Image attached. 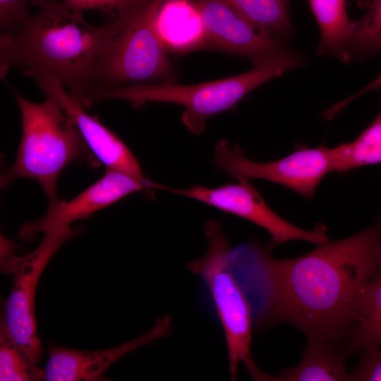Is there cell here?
Segmentation results:
<instances>
[{
  "mask_svg": "<svg viewBox=\"0 0 381 381\" xmlns=\"http://www.w3.org/2000/svg\"><path fill=\"white\" fill-rule=\"evenodd\" d=\"M273 246L243 243L231 250L253 326L290 323L308 340L334 346L344 336L351 337L360 299L380 255L381 222L295 258H274Z\"/></svg>",
  "mask_w": 381,
  "mask_h": 381,
  "instance_id": "1",
  "label": "cell"
},
{
  "mask_svg": "<svg viewBox=\"0 0 381 381\" xmlns=\"http://www.w3.org/2000/svg\"><path fill=\"white\" fill-rule=\"evenodd\" d=\"M37 12L20 28L1 34L0 76L13 67L35 79L59 80L82 104L94 87L93 75L104 32L89 23L83 11L66 2L31 0Z\"/></svg>",
  "mask_w": 381,
  "mask_h": 381,
  "instance_id": "2",
  "label": "cell"
},
{
  "mask_svg": "<svg viewBox=\"0 0 381 381\" xmlns=\"http://www.w3.org/2000/svg\"><path fill=\"white\" fill-rule=\"evenodd\" d=\"M303 60L289 51L254 65L240 75L197 85H181L171 81L133 84L114 87H95L87 97L89 106L106 99H120L139 104L147 102L182 106L183 124L193 134H201L207 119L230 109L250 92L298 66Z\"/></svg>",
  "mask_w": 381,
  "mask_h": 381,
  "instance_id": "3",
  "label": "cell"
},
{
  "mask_svg": "<svg viewBox=\"0 0 381 381\" xmlns=\"http://www.w3.org/2000/svg\"><path fill=\"white\" fill-rule=\"evenodd\" d=\"M22 119V136L13 164L1 186L18 178L35 180L50 201L57 199L56 181L71 162L90 160V150L75 123L55 98L33 102L13 90Z\"/></svg>",
  "mask_w": 381,
  "mask_h": 381,
  "instance_id": "4",
  "label": "cell"
},
{
  "mask_svg": "<svg viewBox=\"0 0 381 381\" xmlns=\"http://www.w3.org/2000/svg\"><path fill=\"white\" fill-rule=\"evenodd\" d=\"M163 1L148 0L121 8L104 23L93 87L153 83L172 74L167 49L155 25Z\"/></svg>",
  "mask_w": 381,
  "mask_h": 381,
  "instance_id": "5",
  "label": "cell"
},
{
  "mask_svg": "<svg viewBox=\"0 0 381 381\" xmlns=\"http://www.w3.org/2000/svg\"><path fill=\"white\" fill-rule=\"evenodd\" d=\"M203 231L208 242L207 251L190 261L187 268L202 279L212 297L224 335L231 379L236 380L243 364L253 379L267 380L269 375L261 371L253 358V309L232 264L233 246L219 221H207Z\"/></svg>",
  "mask_w": 381,
  "mask_h": 381,
  "instance_id": "6",
  "label": "cell"
},
{
  "mask_svg": "<svg viewBox=\"0 0 381 381\" xmlns=\"http://www.w3.org/2000/svg\"><path fill=\"white\" fill-rule=\"evenodd\" d=\"M77 233V230L68 228L45 235L30 253L20 257L8 253L2 261L3 269L13 276L12 289L6 301L2 318L18 344L36 364L40 361L42 353L35 314L38 281L57 250Z\"/></svg>",
  "mask_w": 381,
  "mask_h": 381,
  "instance_id": "7",
  "label": "cell"
},
{
  "mask_svg": "<svg viewBox=\"0 0 381 381\" xmlns=\"http://www.w3.org/2000/svg\"><path fill=\"white\" fill-rule=\"evenodd\" d=\"M214 163L217 168L237 181L262 179L284 186L305 198H312L317 187L332 171L331 148L320 145L303 148L280 159L259 162L243 154L238 145L219 140L215 146Z\"/></svg>",
  "mask_w": 381,
  "mask_h": 381,
  "instance_id": "8",
  "label": "cell"
},
{
  "mask_svg": "<svg viewBox=\"0 0 381 381\" xmlns=\"http://www.w3.org/2000/svg\"><path fill=\"white\" fill-rule=\"evenodd\" d=\"M169 191L183 195L225 212L236 215L263 228L271 235L273 245L301 240L321 244L328 241L322 226L313 230L298 228L275 213L265 202L250 181H238L215 188L191 186Z\"/></svg>",
  "mask_w": 381,
  "mask_h": 381,
  "instance_id": "9",
  "label": "cell"
},
{
  "mask_svg": "<svg viewBox=\"0 0 381 381\" xmlns=\"http://www.w3.org/2000/svg\"><path fill=\"white\" fill-rule=\"evenodd\" d=\"M168 187L150 180L142 181L121 171L106 170L102 178L71 200L50 201L47 213L38 220L23 224L18 236L31 240L40 233L52 234L70 228L73 222L87 218L132 193L144 189L167 190Z\"/></svg>",
  "mask_w": 381,
  "mask_h": 381,
  "instance_id": "10",
  "label": "cell"
},
{
  "mask_svg": "<svg viewBox=\"0 0 381 381\" xmlns=\"http://www.w3.org/2000/svg\"><path fill=\"white\" fill-rule=\"evenodd\" d=\"M206 42L250 59L254 65L289 50L273 32L241 15L223 0H196Z\"/></svg>",
  "mask_w": 381,
  "mask_h": 381,
  "instance_id": "11",
  "label": "cell"
},
{
  "mask_svg": "<svg viewBox=\"0 0 381 381\" xmlns=\"http://www.w3.org/2000/svg\"><path fill=\"white\" fill-rule=\"evenodd\" d=\"M35 80L44 94L55 98L71 116L92 155L106 167V170L121 171L142 181H149L128 146L97 117L89 115L59 80L47 76Z\"/></svg>",
  "mask_w": 381,
  "mask_h": 381,
  "instance_id": "12",
  "label": "cell"
},
{
  "mask_svg": "<svg viewBox=\"0 0 381 381\" xmlns=\"http://www.w3.org/2000/svg\"><path fill=\"white\" fill-rule=\"evenodd\" d=\"M172 318L166 314L147 332L118 346L99 351H84L52 345L44 368L47 381L105 380L104 373L127 353L167 337Z\"/></svg>",
  "mask_w": 381,
  "mask_h": 381,
  "instance_id": "13",
  "label": "cell"
},
{
  "mask_svg": "<svg viewBox=\"0 0 381 381\" xmlns=\"http://www.w3.org/2000/svg\"><path fill=\"white\" fill-rule=\"evenodd\" d=\"M155 25L167 49L183 52L206 42L200 13L190 0H164L156 15Z\"/></svg>",
  "mask_w": 381,
  "mask_h": 381,
  "instance_id": "14",
  "label": "cell"
},
{
  "mask_svg": "<svg viewBox=\"0 0 381 381\" xmlns=\"http://www.w3.org/2000/svg\"><path fill=\"white\" fill-rule=\"evenodd\" d=\"M345 353L325 341L308 340L300 362L284 369L270 380L277 381H350V373L344 364Z\"/></svg>",
  "mask_w": 381,
  "mask_h": 381,
  "instance_id": "15",
  "label": "cell"
},
{
  "mask_svg": "<svg viewBox=\"0 0 381 381\" xmlns=\"http://www.w3.org/2000/svg\"><path fill=\"white\" fill-rule=\"evenodd\" d=\"M320 30L317 54H331L343 62L351 60L349 47L353 31L346 0H307Z\"/></svg>",
  "mask_w": 381,
  "mask_h": 381,
  "instance_id": "16",
  "label": "cell"
},
{
  "mask_svg": "<svg viewBox=\"0 0 381 381\" xmlns=\"http://www.w3.org/2000/svg\"><path fill=\"white\" fill-rule=\"evenodd\" d=\"M381 346V250L360 299L349 351Z\"/></svg>",
  "mask_w": 381,
  "mask_h": 381,
  "instance_id": "17",
  "label": "cell"
},
{
  "mask_svg": "<svg viewBox=\"0 0 381 381\" xmlns=\"http://www.w3.org/2000/svg\"><path fill=\"white\" fill-rule=\"evenodd\" d=\"M331 159L338 173L381 163V111L354 140L331 148Z\"/></svg>",
  "mask_w": 381,
  "mask_h": 381,
  "instance_id": "18",
  "label": "cell"
},
{
  "mask_svg": "<svg viewBox=\"0 0 381 381\" xmlns=\"http://www.w3.org/2000/svg\"><path fill=\"white\" fill-rule=\"evenodd\" d=\"M252 23L287 37L293 26L289 7L291 0H223Z\"/></svg>",
  "mask_w": 381,
  "mask_h": 381,
  "instance_id": "19",
  "label": "cell"
},
{
  "mask_svg": "<svg viewBox=\"0 0 381 381\" xmlns=\"http://www.w3.org/2000/svg\"><path fill=\"white\" fill-rule=\"evenodd\" d=\"M44 370L33 363L8 331L4 319L0 323V380H44Z\"/></svg>",
  "mask_w": 381,
  "mask_h": 381,
  "instance_id": "20",
  "label": "cell"
},
{
  "mask_svg": "<svg viewBox=\"0 0 381 381\" xmlns=\"http://www.w3.org/2000/svg\"><path fill=\"white\" fill-rule=\"evenodd\" d=\"M366 13L353 21L350 43L351 59L366 60L381 53V0H373Z\"/></svg>",
  "mask_w": 381,
  "mask_h": 381,
  "instance_id": "21",
  "label": "cell"
},
{
  "mask_svg": "<svg viewBox=\"0 0 381 381\" xmlns=\"http://www.w3.org/2000/svg\"><path fill=\"white\" fill-rule=\"evenodd\" d=\"M362 355L350 381H381V346L363 348Z\"/></svg>",
  "mask_w": 381,
  "mask_h": 381,
  "instance_id": "22",
  "label": "cell"
},
{
  "mask_svg": "<svg viewBox=\"0 0 381 381\" xmlns=\"http://www.w3.org/2000/svg\"><path fill=\"white\" fill-rule=\"evenodd\" d=\"M31 0H0V27L1 33L16 32L29 14L27 5Z\"/></svg>",
  "mask_w": 381,
  "mask_h": 381,
  "instance_id": "23",
  "label": "cell"
},
{
  "mask_svg": "<svg viewBox=\"0 0 381 381\" xmlns=\"http://www.w3.org/2000/svg\"><path fill=\"white\" fill-rule=\"evenodd\" d=\"M147 1L148 0H64L65 2L82 11L98 9L114 12Z\"/></svg>",
  "mask_w": 381,
  "mask_h": 381,
  "instance_id": "24",
  "label": "cell"
},
{
  "mask_svg": "<svg viewBox=\"0 0 381 381\" xmlns=\"http://www.w3.org/2000/svg\"><path fill=\"white\" fill-rule=\"evenodd\" d=\"M381 87V72L371 82H370L366 86L363 87L360 91L350 96L345 100L340 102V105L342 107H345L350 102L355 99L358 97H360L364 94H366L370 91L379 90Z\"/></svg>",
  "mask_w": 381,
  "mask_h": 381,
  "instance_id": "25",
  "label": "cell"
},
{
  "mask_svg": "<svg viewBox=\"0 0 381 381\" xmlns=\"http://www.w3.org/2000/svg\"><path fill=\"white\" fill-rule=\"evenodd\" d=\"M373 0H356L357 4L362 8H368Z\"/></svg>",
  "mask_w": 381,
  "mask_h": 381,
  "instance_id": "26",
  "label": "cell"
}]
</instances>
